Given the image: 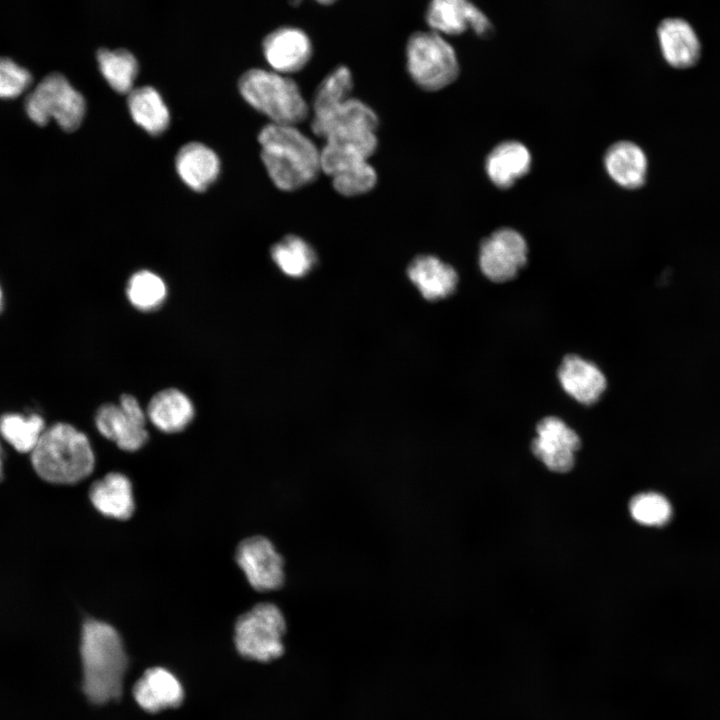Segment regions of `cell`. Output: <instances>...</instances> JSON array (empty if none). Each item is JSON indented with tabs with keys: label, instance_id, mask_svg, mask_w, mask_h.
<instances>
[{
	"label": "cell",
	"instance_id": "1",
	"mask_svg": "<svg viewBox=\"0 0 720 720\" xmlns=\"http://www.w3.org/2000/svg\"><path fill=\"white\" fill-rule=\"evenodd\" d=\"M258 142L262 162L278 189H300L319 175L320 150L296 125L269 123L260 130Z\"/></svg>",
	"mask_w": 720,
	"mask_h": 720
},
{
	"label": "cell",
	"instance_id": "2",
	"mask_svg": "<svg viewBox=\"0 0 720 720\" xmlns=\"http://www.w3.org/2000/svg\"><path fill=\"white\" fill-rule=\"evenodd\" d=\"M83 691L94 704L117 700L128 660L119 633L100 620L86 619L81 632Z\"/></svg>",
	"mask_w": 720,
	"mask_h": 720
},
{
	"label": "cell",
	"instance_id": "3",
	"mask_svg": "<svg viewBox=\"0 0 720 720\" xmlns=\"http://www.w3.org/2000/svg\"><path fill=\"white\" fill-rule=\"evenodd\" d=\"M31 461L45 481L75 484L92 473L95 454L86 434L68 423H56L44 430Z\"/></svg>",
	"mask_w": 720,
	"mask_h": 720
},
{
	"label": "cell",
	"instance_id": "4",
	"mask_svg": "<svg viewBox=\"0 0 720 720\" xmlns=\"http://www.w3.org/2000/svg\"><path fill=\"white\" fill-rule=\"evenodd\" d=\"M238 89L243 99L271 123L297 125L308 117L309 106L298 84L287 75L249 69L241 75Z\"/></svg>",
	"mask_w": 720,
	"mask_h": 720
},
{
	"label": "cell",
	"instance_id": "5",
	"mask_svg": "<svg viewBox=\"0 0 720 720\" xmlns=\"http://www.w3.org/2000/svg\"><path fill=\"white\" fill-rule=\"evenodd\" d=\"M379 119L363 101L349 97L324 111L313 113V133L333 143L356 149L370 158L377 149Z\"/></svg>",
	"mask_w": 720,
	"mask_h": 720
},
{
	"label": "cell",
	"instance_id": "6",
	"mask_svg": "<svg viewBox=\"0 0 720 720\" xmlns=\"http://www.w3.org/2000/svg\"><path fill=\"white\" fill-rule=\"evenodd\" d=\"M406 67L423 90L438 91L453 83L460 72L457 54L445 36L432 30L413 32L405 47Z\"/></svg>",
	"mask_w": 720,
	"mask_h": 720
},
{
	"label": "cell",
	"instance_id": "7",
	"mask_svg": "<svg viewBox=\"0 0 720 720\" xmlns=\"http://www.w3.org/2000/svg\"><path fill=\"white\" fill-rule=\"evenodd\" d=\"M24 110L37 126H45L53 120L64 131L73 132L84 119L86 101L63 74L53 72L27 94Z\"/></svg>",
	"mask_w": 720,
	"mask_h": 720
},
{
	"label": "cell",
	"instance_id": "8",
	"mask_svg": "<svg viewBox=\"0 0 720 720\" xmlns=\"http://www.w3.org/2000/svg\"><path fill=\"white\" fill-rule=\"evenodd\" d=\"M287 623L280 608L270 602L255 605L235 623L234 643L241 656L262 663L279 659Z\"/></svg>",
	"mask_w": 720,
	"mask_h": 720
},
{
	"label": "cell",
	"instance_id": "9",
	"mask_svg": "<svg viewBox=\"0 0 720 720\" xmlns=\"http://www.w3.org/2000/svg\"><path fill=\"white\" fill-rule=\"evenodd\" d=\"M146 412L130 394L121 395L118 403H105L96 411L98 432L127 452L141 449L149 439Z\"/></svg>",
	"mask_w": 720,
	"mask_h": 720
},
{
	"label": "cell",
	"instance_id": "10",
	"mask_svg": "<svg viewBox=\"0 0 720 720\" xmlns=\"http://www.w3.org/2000/svg\"><path fill=\"white\" fill-rule=\"evenodd\" d=\"M528 245L525 238L512 228H501L485 238L479 249V267L491 282L513 280L526 265Z\"/></svg>",
	"mask_w": 720,
	"mask_h": 720
},
{
	"label": "cell",
	"instance_id": "11",
	"mask_svg": "<svg viewBox=\"0 0 720 720\" xmlns=\"http://www.w3.org/2000/svg\"><path fill=\"white\" fill-rule=\"evenodd\" d=\"M369 158L336 145L325 143L320 149L321 171L331 177L336 192L353 197L371 191L377 183V173Z\"/></svg>",
	"mask_w": 720,
	"mask_h": 720
},
{
	"label": "cell",
	"instance_id": "12",
	"mask_svg": "<svg viewBox=\"0 0 720 720\" xmlns=\"http://www.w3.org/2000/svg\"><path fill=\"white\" fill-rule=\"evenodd\" d=\"M235 559L254 590L270 592L284 585V559L268 538L257 535L244 539Z\"/></svg>",
	"mask_w": 720,
	"mask_h": 720
},
{
	"label": "cell",
	"instance_id": "13",
	"mask_svg": "<svg viewBox=\"0 0 720 720\" xmlns=\"http://www.w3.org/2000/svg\"><path fill=\"white\" fill-rule=\"evenodd\" d=\"M531 451L550 471L566 473L575 464L581 446L577 432L557 416H545L536 424Z\"/></svg>",
	"mask_w": 720,
	"mask_h": 720
},
{
	"label": "cell",
	"instance_id": "14",
	"mask_svg": "<svg viewBox=\"0 0 720 720\" xmlns=\"http://www.w3.org/2000/svg\"><path fill=\"white\" fill-rule=\"evenodd\" d=\"M425 21L430 30L443 36H457L467 30L485 39L494 34L489 18L470 0H429Z\"/></svg>",
	"mask_w": 720,
	"mask_h": 720
},
{
	"label": "cell",
	"instance_id": "15",
	"mask_svg": "<svg viewBox=\"0 0 720 720\" xmlns=\"http://www.w3.org/2000/svg\"><path fill=\"white\" fill-rule=\"evenodd\" d=\"M262 51L271 70L288 75L299 72L309 63L313 44L303 29L282 26L265 36Z\"/></svg>",
	"mask_w": 720,
	"mask_h": 720
},
{
	"label": "cell",
	"instance_id": "16",
	"mask_svg": "<svg viewBox=\"0 0 720 720\" xmlns=\"http://www.w3.org/2000/svg\"><path fill=\"white\" fill-rule=\"evenodd\" d=\"M656 34L662 57L669 66L685 70L698 64L702 55L701 41L686 19L667 17L658 24Z\"/></svg>",
	"mask_w": 720,
	"mask_h": 720
},
{
	"label": "cell",
	"instance_id": "17",
	"mask_svg": "<svg viewBox=\"0 0 720 720\" xmlns=\"http://www.w3.org/2000/svg\"><path fill=\"white\" fill-rule=\"evenodd\" d=\"M557 379L570 398L586 406L597 403L607 388L602 370L577 354H567L562 358Z\"/></svg>",
	"mask_w": 720,
	"mask_h": 720
},
{
	"label": "cell",
	"instance_id": "18",
	"mask_svg": "<svg viewBox=\"0 0 720 720\" xmlns=\"http://www.w3.org/2000/svg\"><path fill=\"white\" fill-rule=\"evenodd\" d=\"M407 274L421 295L435 301L454 293L458 283L456 270L433 255H419L409 264Z\"/></svg>",
	"mask_w": 720,
	"mask_h": 720
},
{
	"label": "cell",
	"instance_id": "19",
	"mask_svg": "<svg viewBox=\"0 0 720 720\" xmlns=\"http://www.w3.org/2000/svg\"><path fill=\"white\" fill-rule=\"evenodd\" d=\"M138 705L151 713L179 706L184 698L182 685L168 670L154 667L146 670L133 688Z\"/></svg>",
	"mask_w": 720,
	"mask_h": 720
},
{
	"label": "cell",
	"instance_id": "20",
	"mask_svg": "<svg viewBox=\"0 0 720 720\" xmlns=\"http://www.w3.org/2000/svg\"><path fill=\"white\" fill-rule=\"evenodd\" d=\"M89 498L95 509L109 518L126 520L135 510L131 481L120 472H110L95 481Z\"/></svg>",
	"mask_w": 720,
	"mask_h": 720
},
{
	"label": "cell",
	"instance_id": "21",
	"mask_svg": "<svg viewBox=\"0 0 720 720\" xmlns=\"http://www.w3.org/2000/svg\"><path fill=\"white\" fill-rule=\"evenodd\" d=\"M145 412L156 429L170 434L183 431L191 423L195 408L183 391L166 388L152 396Z\"/></svg>",
	"mask_w": 720,
	"mask_h": 720
},
{
	"label": "cell",
	"instance_id": "22",
	"mask_svg": "<svg viewBox=\"0 0 720 720\" xmlns=\"http://www.w3.org/2000/svg\"><path fill=\"white\" fill-rule=\"evenodd\" d=\"M181 180L196 192L205 191L218 178L220 160L217 154L200 142L183 145L175 158Z\"/></svg>",
	"mask_w": 720,
	"mask_h": 720
},
{
	"label": "cell",
	"instance_id": "23",
	"mask_svg": "<svg viewBox=\"0 0 720 720\" xmlns=\"http://www.w3.org/2000/svg\"><path fill=\"white\" fill-rule=\"evenodd\" d=\"M604 165L615 183L626 189H637L646 182L648 160L640 146L631 141H619L607 150Z\"/></svg>",
	"mask_w": 720,
	"mask_h": 720
},
{
	"label": "cell",
	"instance_id": "24",
	"mask_svg": "<svg viewBox=\"0 0 720 720\" xmlns=\"http://www.w3.org/2000/svg\"><path fill=\"white\" fill-rule=\"evenodd\" d=\"M531 166L528 148L518 141H505L494 147L486 159L485 169L491 182L499 188L511 187L525 176Z\"/></svg>",
	"mask_w": 720,
	"mask_h": 720
},
{
	"label": "cell",
	"instance_id": "25",
	"mask_svg": "<svg viewBox=\"0 0 720 720\" xmlns=\"http://www.w3.org/2000/svg\"><path fill=\"white\" fill-rule=\"evenodd\" d=\"M133 121L150 135H160L169 126L170 113L161 94L152 86L133 88L127 97Z\"/></svg>",
	"mask_w": 720,
	"mask_h": 720
},
{
	"label": "cell",
	"instance_id": "26",
	"mask_svg": "<svg viewBox=\"0 0 720 720\" xmlns=\"http://www.w3.org/2000/svg\"><path fill=\"white\" fill-rule=\"evenodd\" d=\"M98 68L109 86L120 94H128L134 88L139 65L128 50L101 48L96 55Z\"/></svg>",
	"mask_w": 720,
	"mask_h": 720
},
{
	"label": "cell",
	"instance_id": "27",
	"mask_svg": "<svg viewBox=\"0 0 720 720\" xmlns=\"http://www.w3.org/2000/svg\"><path fill=\"white\" fill-rule=\"evenodd\" d=\"M271 258L284 274L293 278L305 276L317 263L312 246L297 235H286L275 243Z\"/></svg>",
	"mask_w": 720,
	"mask_h": 720
},
{
	"label": "cell",
	"instance_id": "28",
	"mask_svg": "<svg viewBox=\"0 0 720 720\" xmlns=\"http://www.w3.org/2000/svg\"><path fill=\"white\" fill-rule=\"evenodd\" d=\"M45 429L44 419L38 414L7 413L0 417L1 436L22 453L32 452Z\"/></svg>",
	"mask_w": 720,
	"mask_h": 720
},
{
	"label": "cell",
	"instance_id": "29",
	"mask_svg": "<svg viewBox=\"0 0 720 720\" xmlns=\"http://www.w3.org/2000/svg\"><path fill=\"white\" fill-rule=\"evenodd\" d=\"M126 296L130 304L141 312H152L162 306L167 297L164 280L149 270L135 272L126 285Z\"/></svg>",
	"mask_w": 720,
	"mask_h": 720
},
{
	"label": "cell",
	"instance_id": "30",
	"mask_svg": "<svg viewBox=\"0 0 720 720\" xmlns=\"http://www.w3.org/2000/svg\"><path fill=\"white\" fill-rule=\"evenodd\" d=\"M353 77L350 69L340 65L333 69L317 87L312 109L313 113L324 111L351 97Z\"/></svg>",
	"mask_w": 720,
	"mask_h": 720
},
{
	"label": "cell",
	"instance_id": "31",
	"mask_svg": "<svg viewBox=\"0 0 720 720\" xmlns=\"http://www.w3.org/2000/svg\"><path fill=\"white\" fill-rule=\"evenodd\" d=\"M630 513L634 520L647 526H661L667 523L672 515L669 501L662 495L646 492L632 498Z\"/></svg>",
	"mask_w": 720,
	"mask_h": 720
},
{
	"label": "cell",
	"instance_id": "32",
	"mask_svg": "<svg viewBox=\"0 0 720 720\" xmlns=\"http://www.w3.org/2000/svg\"><path fill=\"white\" fill-rule=\"evenodd\" d=\"M33 77L28 69L9 57L0 56V100L20 97L31 87Z\"/></svg>",
	"mask_w": 720,
	"mask_h": 720
},
{
	"label": "cell",
	"instance_id": "33",
	"mask_svg": "<svg viewBox=\"0 0 720 720\" xmlns=\"http://www.w3.org/2000/svg\"><path fill=\"white\" fill-rule=\"evenodd\" d=\"M317 3L321 5H331L335 3L337 0H315Z\"/></svg>",
	"mask_w": 720,
	"mask_h": 720
},
{
	"label": "cell",
	"instance_id": "34",
	"mask_svg": "<svg viewBox=\"0 0 720 720\" xmlns=\"http://www.w3.org/2000/svg\"><path fill=\"white\" fill-rule=\"evenodd\" d=\"M2 473H3V452H2L1 445H0V479L2 477Z\"/></svg>",
	"mask_w": 720,
	"mask_h": 720
},
{
	"label": "cell",
	"instance_id": "35",
	"mask_svg": "<svg viewBox=\"0 0 720 720\" xmlns=\"http://www.w3.org/2000/svg\"><path fill=\"white\" fill-rule=\"evenodd\" d=\"M2 298H3V296H2V290H1V287H0V310H1V307H2Z\"/></svg>",
	"mask_w": 720,
	"mask_h": 720
}]
</instances>
